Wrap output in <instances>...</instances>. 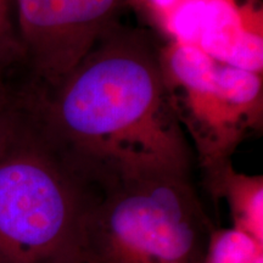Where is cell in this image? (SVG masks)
Wrapping results in <instances>:
<instances>
[{
	"label": "cell",
	"instance_id": "obj_7",
	"mask_svg": "<svg viewBox=\"0 0 263 263\" xmlns=\"http://www.w3.org/2000/svg\"><path fill=\"white\" fill-rule=\"evenodd\" d=\"M27 78L15 17V0H0V85L18 89Z\"/></svg>",
	"mask_w": 263,
	"mask_h": 263
},
{
	"label": "cell",
	"instance_id": "obj_2",
	"mask_svg": "<svg viewBox=\"0 0 263 263\" xmlns=\"http://www.w3.org/2000/svg\"><path fill=\"white\" fill-rule=\"evenodd\" d=\"M101 185L58 145L21 99L0 143V263H85Z\"/></svg>",
	"mask_w": 263,
	"mask_h": 263
},
{
	"label": "cell",
	"instance_id": "obj_5",
	"mask_svg": "<svg viewBox=\"0 0 263 263\" xmlns=\"http://www.w3.org/2000/svg\"><path fill=\"white\" fill-rule=\"evenodd\" d=\"M207 185L212 195L224 197L232 212L233 228L263 244V182L233 170L229 161L206 167Z\"/></svg>",
	"mask_w": 263,
	"mask_h": 263
},
{
	"label": "cell",
	"instance_id": "obj_12",
	"mask_svg": "<svg viewBox=\"0 0 263 263\" xmlns=\"http://www.w3.org/2000/svg\"><path fill=\"white\" fill-rule=\"evenodd\" d=\"M143 2H145L150 8L155 9L156 11L167 14L179 0H143Z\"/></svg>",
	"mask_w": 263,
	"mask_h": 263
},
{
	"label": "cell",
	"instance_id": "obj_11",
	"mask_svg": "<svg viewBox=\"0 0 263 263\" xmlns=\"http://www.w3.org/2000/svg\"><path fill=\"white\" fill-rule=\"evenodd\" d=\"M21 107L18 89L0 85V143L6 137Z\"/></svg>",
	"mask_w": 263,
	"mask_h": 263
},
{
	"label": "cell",
	"instance_id": "obj_8",
	"mask_svg": "<svg viewBox=\"0 0 263 263\" xmlns=\"http://www.w3.org/2000/svg\"><path fill=\"white\" fill-rule=\"evenodd\" d=\"M258 73L218 64L215 77V93L233 115L250 110L261 97Z\"/></svg>",
	"mask_w": 263,
	"mask_h": 263
},
{
	"label": "cell",
	"instance_id": "obj_4",
	"mask_svg": "<svg viewBox=\"0 0 263 263\" xmlns=\"http://www.w3.org/2000/svg\"><path fill=\"white\" fill-rule=\"evenodd\" d=\"M121 0H15L28 85L58 84L114 24Z\"/></svg>",
	"mask_w": 263,
	"mask_h": 263
},
{
	"label": "cell",
	"instance_id": "obj_6",
	"mask_svg": "<svg viewBox=\"0 0 263 263\" xmlns=\"http://www.w3.org/2000/svg\"><path fill=\"white\" fill-rule=\"evenodd\" d=\"M248 31L239 10L229 0H206L196 47L219 64H226Z\"/></svg>",
	"mask_w": 263,
	"mask_h": 263
},
{
	"label": "cell",
	"instance_id": "obj_9",
	"mask_svg": "<svg viewBox=\"0 0 263 263\" xmlns=\"http://www.w3.org/2000/svg\"><path fill=\"white\" fill-rule=\"evenodd\" d=\"M202 263H263V244L235 228L213 229Z\"/></svg>",
	"mask_w": 263,
	"mask_h": 263
},
{
	"label": "cell",
	"instance_id": "obj_1",
	"mask_svg": "<svg viewBox=\"0 0 263 263\" xmlns=\"http://www.w3.org/2000/svg\"><path fill=\"white\" fill-rule=\"evenodd\" d=\"M26 107L45 133L103 183L138 170L190 171V150L145 32L117 22L58 84L26 85Z\"/></svg>",
	"mask_w": 263,
	"mask_h": 263
},
{
	"label": "cell",
	"instance_id": "obj_3",
	"mask_svg": "<svg viewBox=\"0 0 263 263\" xmlns=\"http://www.w3.org/2000/svg\"><path fill=\"white\" fill-rule=\"evenodd\" d=\"M213 229L190 171L117 174L103 183L90 215L85 263H202Z\"/></svg>",
	"mask_w": 263,
	"mask_h": 263
},
{
	"label": "cell",
	"instance_id": "obj_10",
	"mask_svg": "<svg viewBox=\"0 0 263 263\" xmlns=\"http://www.w3.org/2000/svg\"><path fill=\"white\" fill-rule=\"evenodd\" d=\"M263 42L262 34L249 29L235 45L226 64L240 70L259 73L262 71Z\"/></svg>",
	"mask_w": 263,
	"mask_h": 263
}]
</instances>
